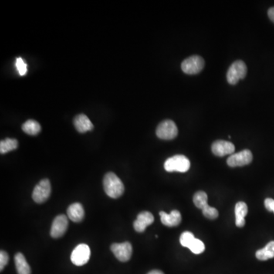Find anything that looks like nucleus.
Instances as JSON below:
<instances>
[{"mask_svg":"<svg viewBox=\"0 0 274 274\" xmlns=\"http://www.w3.org/2000/svg\"><path fill=\"white\" fill-rule=\"evenodd\" d=\"M235 224L237 226L241 228L245 226V217L248 214V206L244 202L237 203L235 208Z\"/></svg>","mask_w":274,"mask_h":274,"instance_id":"16","label":"nucleus"},{"mask_svg":"<svg viewBox=\"0 0 274 274\" xmlns=\"http://www.w3.org/2000/svg\"><path fill=\"white\" fill-rule=\"evenodd\" d=\"M235 147L233 143L225 140H217L212 145V152L215 156L223 157L227 155H232Z\"/></svg>","mask_w":274,"mask_h":274,"instance_id":"11","label":"nucleus"},{"mask_svg":"<svg viewBox=\"0 0 274 274\" xmlns=\"http://www.w3.org/2000/svg\"><path fill=\"white\" fill-rule=\"evenodd\" d=\"M160 215L162 223L166 226L174 227L181 223V214L177 210H172L170 214H166L164 211H161Z\"/></svg>","mask_w":274,"mask_h":274,"instance_id":"13","label":"nucleus"},{"mask_svg":"<svg viewBox=\"0 0 274 274\" xmlns=\"http://www.w3.org/2000/svg\"><path fill=\"white\" fill-rule=\"evenodd\" d=\"M191 167V163L186 156L176 155L166 160L164 167L168 172H187Z\"/></svg>","mask_w":274,"mask_h":274,"instance_id":"2","label":"nucleus"},{"mask_svg":"<svg viewBox=\"0 0 274 274\" xmlns=\"http://www.w3.org/2000/svg\"><path fill=\"white\" fill-rule=\"evenodd\" d=\"M188 248L195 255H200L205 251V245L201 240L195 238Z\"/></svg>","mask_w":274,"mask_h":274,"instance_id":"22","label":"nucleus"},{"mask_svg":"<svg viewBox=\"0 0 274 274\" xmlns=\"http://www.w3.org/2000/svg\"><path fill=\"white\" fill-rule=\"evenodd\" d=\"M193 200H194L196 207L200 209V210H205L206 209L210 207L208 205V197L204 191H198V192L194 194Z\"/></svg>","mask_w":274,"mask_h":274,"instance_id":"20","label":"nucleus"},{"mask_svg":"<svg viewBox=\"0 0 274 274\" xmlns=\"http://www.w3.org/2000/svg\"><path fill=\"white\" fill-rule=\"evenodd\" d=\"M110 250L117 259L121 262L128 261L131 258L132 253H133L132 245L128 241L123 243L112 244Z\"/></svg>","mask_w":274,"mask_h":274,"instance_id":"8","label":"nucleus"},{"mask_svg":"<svg viewBox=\"0 0 274 274\" xmlns=\"http://www.w3.org/2000/svg\"><path fill=\"white\" fill-rule=\"evenodd\" d=\"M248 69L243 61L237 60L230 66L227 72V81L231 85H235L238 81L246 76Z\"/></svg>","mask_w":274,"mask_h":274,"instance_id":"3","label":"nucleus"},{"mask_svg":"<svg viewBox=\"0 0 274 274\" xmlns=\"http://www.w3.org/2000/svg\"><path fill=\"white\" fill-rule=\"evenodd\" d=\"M68 228V217L65 215L57 216L54 220L51 226V235L52 238H60L66 233Z\"/></svg>","mask_w":274,"mask_h":274,"instance_id":"10","label":"nucleus"},{"mask_svg":"<svg viewBox=\"0 0 274 274\" xmlns=\"http://www.w3.org/2000/svg\"><path fill=\"white\" fill-rule=\"evenodd\" d=\"M178 133L175 123L171 120H165L160 123L156 129V135L162 140H171L175 138Z\"/></svg>","mask_w":274,"mask_h":274,"instance_id":"4","label":"nucleus"},{"mask_svg":"<svg viewBox=\"0 0 274 274\" xmlns=\"http://www.w3.org/2000/svg\"><path fill=\"white\" fill-rule=\"evenodd\" d=\"M51 194V185L48 179H43L36 185L32 193V198L37 204H43Z\"/></svg>","mask_w":274,"mask_h":274,"instance_id":"6","label":"nucleus"},{"mask_svg":"<svg viewBox=\"0 0 274 274\" xmlns=\"http://www.w3.org/2000/svg\"><path fill=\"white\" fill-rule=\"evenodd\" d=\"M154 222V217L151 213L143 211L140 213L133 222V228L137 232H143L146 227L152 225Z\"/></svg>","mask_w":274,"mask_h":274,"instance_id":"12","label":"nucleus"},{"mask_svg":"<svg viewBox=\"0 0 274 274\" xmlns=\"http://www.w3.org/2000/svg\"><path fill=\"white\" fill-rule=\"evenodd\" d=\"M8 259L9 258H8V254L5 251H1L0 252V271H3L4 268L8 264Z\"/></svg>","mask_w":274,"mask_h":274,"instance_id":"26","label":"nucleus"},{"mask_svg":"<svg viewBox=\"0 0 274 274\" xmlns=\"http://www.w3.org/2000/svg\"><path fill=\"white\" fill-rule=\"evenodd\" d=\"M147 274H164L163 271H159V270H154V271H150Z\"/></svg>","mask_w":274,"mask_h":274,"instance_id":"29","label":"nucleus"},{"mask_svg":"<svg viewBox=\"0 0 274 274\" xmlns=\"http://www.w3.org/2000/svg\"><path fill=\"white\" fill-rule=\"evenodd\" d=\"M252 160V153L250 150H245L235 154L231 155L227 160V164L231 167H241L249 164Z\"/></svg>","mask_w":274,"mask_h":274,"instance_id":"9","label":"nucleus"},{"mask_svg":"<svg viewBox=\"0 0 274 274\" xmlns=\"http://www.w3.org/2000/svg\"><path fill=\"white\" fill-rule=\"evenodd\" d=\"M105 193L110 198L117 199L123 195L124 185L121 180L114 173L109 172L105 174L103 180Z\"/></svg>","mask_w":274,"mask_h":274,"instance_id":"1","label":"nucleus"},{"mask_svg":"<svg viewBox=\"0 0 274 274\" xmlns=\"http://www.w3.org/2000/svg\"><path fill=\"white\" fill-rule=\"evenodd\" d=\"M90 255V248L86 244H80L72 251L71 261L76 266H83L89 261Z\"/></svg>","mask_w":274,"mask_h":274,"instance_id":"7","label":"nucleus"},{"mask_svg":"<svg viewBox=\"0 0 274 274\" xmlns=\"http://www.w3.org/2000/svg\"><path fill=\"white\" fill-rule=\"evenodd\" d=\"M74 125L76 130L79 133H82L90 131V130H93L94 128L92 121L89 120V117L86 115L83 114V113L79 114L75 117Z\"/></svg>","mask_w":274,"mask_h":274,"instance_id":"15","label":"nucleus"},{"mask_svg":"<svg viewBox=\"0 0 274 274\" xmlns=\"http://www.w3.org/2000/svg\"><path fill=\"white\" fill-rule=\"evenodd\" d=\"M194 239H195V237H194V234L191 233L190 231H184L180 237V243L183 247L189 248Z\"/></svg>","mask_w":274,"mask_h":274,"instance_id":"23","label":"nucleus"},{"mask_svg":"<svg viewBox=\"0 0 274 274\" xmlns=\"http://www.w3.org/2000/svg\"><path fill=\"white\" fill-rule=\"evenodd\" d=\"M22 130L27 134L35 136L40 133L41 126L38 122L33 120H28L22 125Z\"/></svg>","mask_w":274,"mask_h":274,"instance_id":"19","label":"nucleus"},{"mask_svg":"<svg viewBox=\"0 0 274 274\" xmlns=\"http://www.w3.org/2000/svg\"><path fill=\"white\" fill-rule=\"evenodd\" d=\"M18 146V141L15 139H5L0 143V153L1 154H5L8 152L16 150Z\"/></svg>","mask_w":274,"mask_h":274,"instance_id":"21","label":"nucleus"},{"mask_svg":"<svg viewBox=\"0 0 274 274\" xmlns=\"http://www.w3.org/2000/svg\"><path fill=\"white\" fill-rule=\"evenodd\" d=\"M268 16H269L270 19L274 23V7H272L268 10Z\"/></svg>","mask_w":274,"mask_h":274,"instance_id":"28","label":"nucleus"},{"mask_svg":"<svg viewBox=\"0 0 274 274\" xmlns=\"http://www.w3.org/2000/svg\"><path fill=\"white\" fill-rule=\"evenodd\" d=\"M265 206L267 210L270 212L274 213V200L271 198H267L265 200Z\"/></svg>","mask_w":274,"mask_h":274,"instance_id":"27","label":"nucleus"},{"mask_svg":"<svg viewBox=\"0 0 274 274\" xmlns=\"http://www.w3.org/2000/svg\"><path fill=\"white\" fill-rule=\"evenodd\" d=\"M68 218L72 222H80L85 217L83 207L79 203L71 204L67 209Z\"/></svg>","mask_w":274,"mask_h":274,"instance_id":"14","label":"nucleus"},{"mask_svg":"<svg viewBox=\"0 0 274 274\" xmlns=\"http://www.w3.org/2000/svg\"><path fill=\"white\" fill-rule=\"evenodd\" d=\"M203 214L210 219H215L219 217L218 210L212 207H209L205 210H203Z\"/></svg>","mask_w":274,"mask_h":274,"instance_id":"25","label":"nucleus"},{"mask_svg":"<svg viewBox=\"0 0 274 274\" xmlns=\"http://www.w3.org/2000/svg\"><path fill=\"white\" fill-rule=\"evenodd\" d=\"M15 66L20 76H25L27 73V64L22 57H18L15 61Z\"/></svg>","mask_w":274,"mask_h":274,"instance_id":"24","label":"nucleus"},{"mask_svg":"<svg viewBox=\"0 0 274 274\" xmlns=\"http://www.w3.org/2000/svg\"><path fill=\"white\" fill-rule=\"evenodd\" d=\"M205 66L204 59L200 56L187 58L181 63V69L186 74L195 75L201 72Z\"/></svg>","mask_w":274,"mask_h":274,"instance_id":"5","label":"nucleus"},{"mask_svg":"<svg viewBox=\"0 0 274 274\" xmlns=\"http://www.w3.org/2000/svg\"><path fill=\"white\" fill-rule=\"evenodd\" d=\"M15 265L18 274H31V268L22 253L15 255Z\"/></svg>","mask_w":274,"mask_h":274,"instance_id":"17","label":"nucleus"},{"mask_svg":"<svg viewBox=\"0 0 274 274\" xmlns=\"http://www.w3.org/2000/svg\"><path fill=\"white\" fill-rule=\"evenodd\" d=\"M256 258L260 261H268L274 258V241H270L269 243L256 252Z\"/></svg>","mask_w":274,"mask_h":274,"instance_id":"18","label":"nucleus"}]
</instances>
